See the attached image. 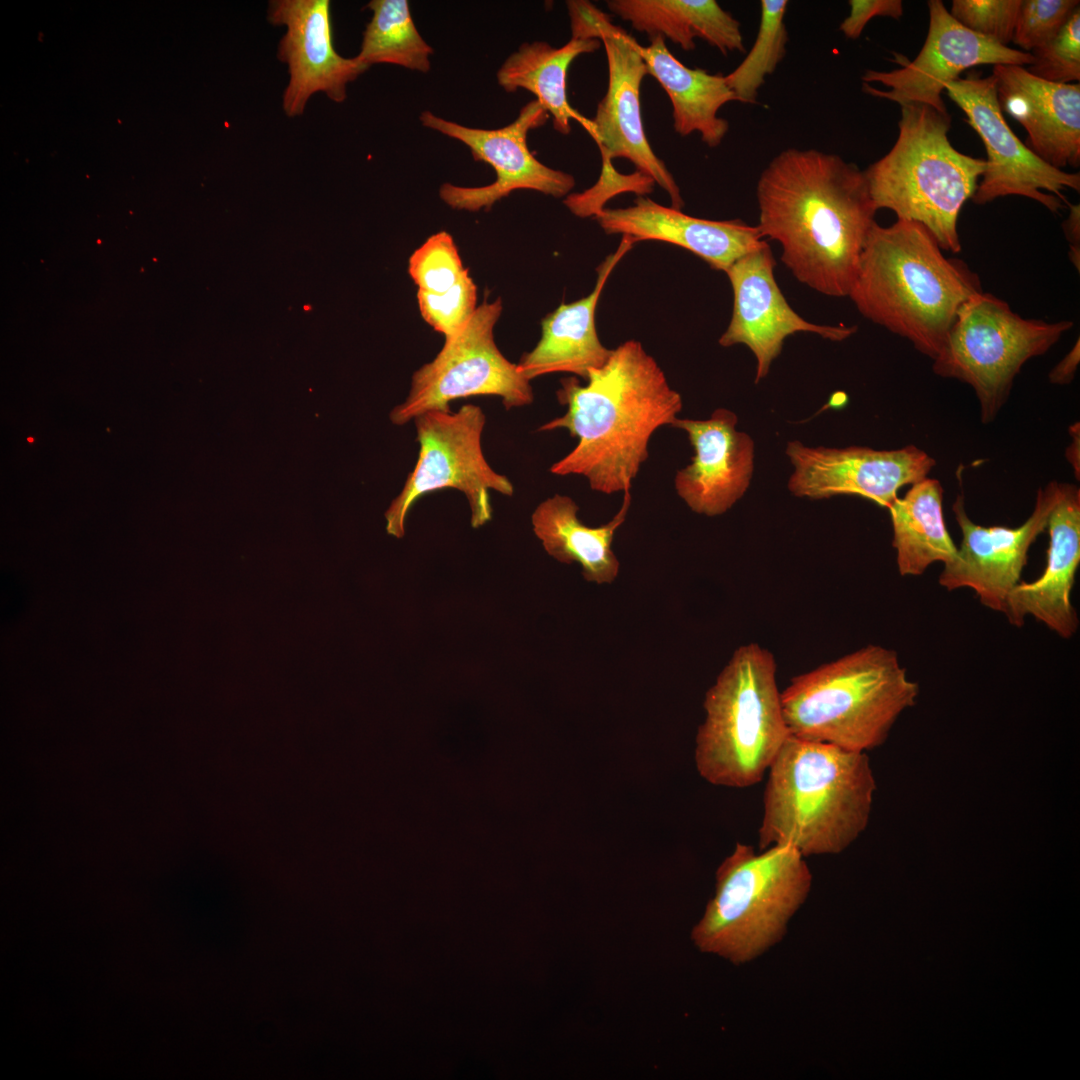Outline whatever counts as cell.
Instances as JSON below:
<instances>
[{
	"mask_svg": "<svg viewBox=\"0 0 1080 1080\" xmlns=\"http://www.w3.org/2000/svg\"><path fill=\"white\" fill-rule=\"evenodd\" d=\"M942 500L941 483L926 477L888 508L901 576H920L930 565L954 558L957 547L944 522Z\"/></svg>",
	"mask_w": 1080,
	"mask_h": 1080,
	"instance_id": "obj_29",
	"label": "cell"
},
{
	"mask_svg": "<svg viewBox=\"0 0 1080 1080\" xmlns=\"http://www.w3.org/2000/svg\"><path fill=\"white\" fill-rule=\"evenodd\" d=\"M422 318L445 339L457 335L476 311L477 287L467 270L459 281L442 293L418 290Z\"/></svg>",
	"mask_w": 1080,
	"mask_h": 1080,
	"instance_id": "obj_34",
	"label": "cell"
},
{
	"mask_svg": "<svg viewBox=\"0 0 1080 1080\" xmlns=\"http://www.w3.org/2000/svg\"><path fill=\"white\" fill-rule=\"evenodd\" d=\"M737 415L718 408L706 420L676 418L686 432L692 462L677 472L675 489L688 507L706 516L728 511L747 491L754 471V441L736 429Z\"/></svg>",
	"mask_w": 1080,
	"mask_h": 1080,
	"instance_id": "obj_20",
	"label": "cell"
},
{
	"mask_svg": "<svg viewBox=\"0 0 1080 1080\" xmlns=\"http://www.w3.org/2000/svg\"><path fill=\"white\" fill-rule=\"evenodd\" d=\"M330 7L329 0H271L268 4V22L286 28L277 58L288 68L282 96L288 117L302 115L309 99L319 92L333 102H343L347 84L368 69L355 57L345 58L336 51Z\"/></svg>",
	"mask_w": 1080,
	"mask_h": 1080,
	"instance_id": "obj_19",
	"label": "cell"
},
{
	"mask_svg": "<svg viewBox=\"0 0 1080 1080\" xmlns=\"http://www.w3.org/2000/svg\"><path fill=\"white\" fill-rule=\"evenodd\" d=\"M367 8L372 11V17L355 58L367 68L384 63L428 72L433 49L418 32L408 1L372 0Z\"/></svg>",
	"mask_w": 1080,
	"mask_h": 1080,
	"instance_id": "obj_30",
	"label": "cell"
},
{
	"mask_svg": "<svg viewBox=\"0 0 1080 1080\" xmlns=\"http://www.w3.org/2000/svg\"><path fill=\"white\" fill-rule=\"evenodd\" d=\"M586 382L561 379L556 395L567 411L537 430L564 428L578 439L550 472L583 475L591 489L604 494L629 491L652 434L681 411V395L636 340L612 349L602 367L589 370Z\"/></svg>",
	"mask_w": 1080,
	"mask_h": 1080,
	"instance_id": "obj_2",
	"label": "cell"
},
{
	"mask_svg": "<svg viewBox=\"0 0 1080 1080\" xmlns=\"http://www.w3.org/2000/svg\"><path fill=\"white\" fill-rule=\"evenodd\" d=\"M548 119V112L536 99L523 106L512 123L498 129L466 127L424 111L420 115L423 126L462 142L475 160L489 164L496 173L495 181L486 186L444 183L439 189L440 198L453 209L476 212L490 209L516 190L566 197L576 184L575 178L541 163L527 145L529 131L543 126Z\"/></svg>",
	"mask_w": 1080,
	"mask_h": 1080,
	"instance_id": "obj_14",
	"label": "cell"
},
{
	"mask_svg": "<svg viewBox=\"0 0 1080 1080\" xmlns=\"http://www.w3.org/2000/svg\"><path fill=\"white\" fill-rule=\"evenodd\" d=\"M600 45L598 39L577 36L560 48L543 41L523 43L499 68L497 81L506 92L525 89L534 94L552 116L554 129L567 135L571 132V120L584 122L586 127L589 122L568 102V69L574 59L593 53Z\"/></svg>",
	"mask_w": 1080,
	"mask_h": 1080,
	"instance_id": "obj_28",
	"label": "cell"
},
{
	"mask_svg": "<svg viewBox=\"0 0 1080 1080\" xmlns=\"http://www.w3.org/2000/svg\"><path fill=\"white\" fill-rule=\"evenodd\" d=\"M804 858L791 845L758 853L737 842L717 868L715 894L691 932L696 947L741 965L777 944L811 890Z\"/></svg>",
	"mask_w": 1080,
	"mask_h": 1080,
	"instance_id": "obj_8",
	"label": "cell"
},
{
	"mask_svg": "<svg viewBox=\"0 0 1080 1080\" xmlns=\"http://www.w3.org/2000/svg\"><path fill=\"white\" fill-rule=\"evenodd\" d=\"M767 772L759 850L838 854L867 828L876 781L866 752L790 735Z\"/></svg>",
	"mask_w": 1080,
	"mask_h": 1080,
	"instance_id": "obj_4",
	"label": "cell"
},
{
	"mask_svg": "<svg viewBox=\"0 0 1080 1080\" xmlns=\"http://www.w3.org/2000/svg\"><path fill=\"white\" fill-rule=\"evenodd\" d=\"M1073 325L1023 318L1006 301L981 292L960 308L932 369L970 385L987 424L1005 404L1022 366L1045 354Z\"/></svg>",
	"mask_w": 1080,
	"mask_h": 1080,
	"instance_id": "obj_9",
	"label": "cell"
},
{
	"mask_svg": "<svg viewBox=\"0 0 1080 1080\" xmlns=\"http://www.w3.org/2000/svg\"><path fill=\"white\" fill-rule=\"evenodd\" d=\"M981 292L978 274L946 257L925 226L897 219L871 227L848 297L866 319L934 360L960 308Z\"/></svg>",
	"mask_w": 1080,
	"mask_h": 1080,
	"instance_id": "obj_3",
	"label": "cell"
},
{
	"mask_svg": "<svg viewBox=\"0 0 1080 1080\" xmlns=\"http://www.w3.org/2000/svg\"><path fill=\"white\" fill-rule=\"evenodd\" d=\"M919 691L894 650L869 644L795 676L781 705L791 736L867 752L886 741Z\"/></svg>",
	"mask_w": 1080,
	"mask_h": 1080,
	"instance_id": "obj_5",
	"label": "cell"
},
{
	"mask_svg": "<svg viewBox=\"0 0 1080 1080\" xmlns=\"http://www.w3.org/2000/svg\"><path fill=\"white\" fill-rule=\"evenodd\" d=\"M467 270L452 236L446 231L430 236L409 258L408 272L418 290L425 292L447 291Z\"/></svg>",
	"mask_w": 1080,
	"mask_h": 1080,
	"instance_id": "obj_32",
	"label": "cell"
},
{
	"mask_svg": "<svg viewBox=\"0 0 1080 1080\" xmlns=\"http://www.w3.org/2000/svg\"><path fill=\"white\" fill-rule=\"evenodd\" d=\"M647 72L667 93L672 105L674 130L681 136L698 132L702 142L715 148L729 130L718 111L736 101L725 75L711 74L681 63L667 48L665 38L656 35L641 49Z\"/></svg>",
	"mask_w": 1080,
	"mask_h": 1080,
	"instance_id": "obj_25",
	"label": "cell"
},
{
	"mask_svg": "<svg viewBox=\"0 0 1080 1080\" xmlns=\"http://www.w3.org/2000/svg\"><path fill=\"white\" fill-rule=\"evenodd\" d=\"M929 28L917 57L891 71L868 69L862 90L899 104H924L947 114L941 94L966 69L984 64L1028 66L1030 52L1003 46L955 20L941 0H929Z\"/></svg>",
	"mask_w": 1080,
	"mask_h": 1080,
	"instance_id": "obj_15",
	"label": "cell"
},
{
	"mask_svg": "<svg viewBox=\"0 0 1080 1080\" xmlns=\"http://www.w3.org/2000/svg\"><path fill=\"white\" fill-rule=\"evenodd\" d=\"M624 494L619 512L609 523L596 528L579 520V508L570 497H549L532 514L534 533L550 556L562 563H578L585 580L611 583L619 572V562L611 549L614 533L625 521L631 504L630 490Z\"/></svg>",
	"mask_w": 1080,
	"mask_h": 1080,
	"instance_id": "obj_26",
	"label": "cell"
},
{
	"mask_svg": "<svg viewBox=\"0 0 1080 1080\" xmlns=\"http://www.w3.org/2000/svg\"><path fill=\"white\" fill-rule=\"evenodd\" d=\"M773 654L757 643L735 650L706 692L705 720L698 727L697 772L716 786L759 783L790 736Z\"/></svg>",
	"mask_w": 1080,
	"mask_h": 1080,
	"instance_id": "obj_7",
	"label": "cell"
},
{
	"mask_svg": "<svg viewBox=\"0 0 1080 1080\" xmlns=\"http://www.w3.org/2000/svg\"><path fill=\"white\" fill-rule=\"evenodd\" d=\"M900 107L894 145L864 171L871 198L877 210L922 224L942 250L958 253V216L974 196L986 162L951 145L948 113L924 104Z\"/></svg>",
	"mask_w": 1080,
	"mask_h": 1080,
	"instance_id": "obj_6",
	"label": "cell"
},
{
	"mask_svg": "<svg viewBox=\"0 0 1080 1080\" xmlns=\"http://www.w3.org/2000/svg\"><path fill=\"white\" fill-rule=\"evenodd\" d=\"M982 139L987 160L972 201L984 205L1018 195L1033 199L1053 213L1069 204L1063 190L1079 192L1080 174L1057 169L1036 156L1011 130L998 102L996 79L971 71L945 88Z\"/></svg>",
	"mask_w": 1080,
	"mask_h": 1080,
	"instance_id": "obj_13",
	"label": "cell"
},
{
	"mask_svg": "<svg viewBox=\"0 0 1080 1080\" xmlns=\"http://www.w3.org/2000/svg\"><path fill=\"white\" fill-rule=\"evenodd\" d=\"M786 455L793 466L789 491L798 497L825 499L857 495L887 509L905 485L927 477L935 460L909 445L894 450L869 447H811L789 441Z\"/></svg>",
	"mask_w": 1080,
	"mask_h": 1080,
	"instance_id": "obj_17",
	"label": "cell"
},
{
	"mask_svg": "<svg viewBox=\"0 0 1080 1080\" xmlns=\"http://www.w3.org/2000/svg\"><path fill=\"white\" fill-rule=\"evenodd\" d=\"M760 22L755 41L744 60L728 75L727 84L736 101L755 103L759 89L786 54L788 33L785 26L787 0H762Z\"/></svg>",
	"mask_w": 1080,
	"mask_h": 1080,
	"instance_id": "obj_31",
	"label": "cell"
},
{
	"mask_svg": "<svg viewBox=\"0 0 1080 1080\" xmlns=\"http://www.w3.org/2000/svg\"><path fill=\"white\" fill-rule=\"evenodd\" d=\"M594 219L607 234H622L634 243L644 240L671 243L724 272L764 240L757 226L742 220L697 218L646 196H637L630 207H605Z\"/></svg>",
	"mask_w": 1080,
	"mask_h": 1080,
	"instance_id": "obj_23",
	"label": "cell"
},
{
	"mask_svg": "<svg viewBox=\"0 0 1080 1080\" xmlns=\"http://www.w3.org/2000/svg\"><path fill=\"white\" fill-rule=\"evenodd\" d=\"M606 4L635 30L650 38H668L685 51L695 48V38L724 55L744 51L739 21L715 0H609Z\"/></svg>",
	"mask_w": 1080,
	"mask_h": 1080,
	"instance_id": "obj_27",
	"label": "cell"
},
{
	"mask_svg": "<svg viewBox=\"0 0 1080 1080\" xmlns=\"http://www.w3.org/2000/svg\"><path fill=\"white\" fill-rule=\"evenodd\" d=\"M566 4L572 35L600 40L607 57V92L587 125L601 156L628 159L638 172L667 192L672 208L681 210L684 201L680 189L652 150L643 127L640 90L648 72L642 46L592 3L572 0Z\"/></svg>",
	"mask_w": 1080,
	"mask_h": 1080,
	"instance_id": "obj_11",
	"label": "cell"
},
{
	"mask_svg": "<svg viewBox=\"0 0 1080 1080\" xmlns=\"http://www.w3.org/2000/svg\"><path fill=\"white\" fill-rule=\"evenodd\" d=\"M1080 361L1079 338L1066 356L1050 371L1048 377L1052 384H1069L1075 376Z\"/></svg>",
	"mask_w": 1080,
	"mask_h": 1080,
	"instance_id": "obj_40",
	"label": "cell"
},
{
	"mask_svg": "<svg viewBox=\"0 0 1080 1080\" xmlns=\"http://www.w3.org/2000/svg\"><path fill=\"white\" fill-rule=\"evenodd\" d=\"M1046 528L1049 533L1043 573L1032 582L1021 581L1011 592L1005 614L1009 623L1021 627L1031 616L1063 639L1078 631L1079 619L1071 601L1080 563V490L1059 483V494Z\"/></svg>",
	"mask_w": 1080,
	"mask_h": 1080,
	"instance_id": "obj_22",
	"label": "cell"
},
{
	"mask_svg": "<svg viewBox=\"0 0 1080 1080\" xmlns=\"http://www.w3.org/2000/svg\"><path fill=\"white\" fill-rule=\"evenodd\" d=\"M502 310L500 298H485L467 325L445 339L436 357L414 372L407 398L390 413L393 424L404 425L428 411H450V402L470 396H498L507 410L532 403L530 381L494 340Z\"/></svg>",
	"mask_w": 1080,
	"mask_h": 1080,
	"instance_id": "obj_12",
	"label": "cell"
},
{
	"mask_svg": "<svg viewBox=\"0 0 1080 1080\" xmlns=\"http://www.w3.org/2000/svg\"><path fill=\"white\" fill-rule=\"evenodd\" d=\"M1058 494L1056 481L1039 488L1031 515L1015 528L974 523L959 495L952 510L962 540L954 558L943 565L939 585L947 591L972 589L983 606L1005 615L1009 596L1021 582L1028 551L1046 529Z\"/></svg>",
	"mask_w": 1080,
	"mask_h": 1080,
	"instance_id": "obj_16",
	"label": "cell"
},
{
	"mask_svg": "<svg viewBox=\"0 0 1080 1080\" xmlns=\"http://www.w3.org/2000/svg\"><path fill=\"white\" fill-rule=\"evenodd\" d=\"M1002 111L1027 132L1024 143L1047 164H1080V85L1059 84L1030 74L1024 66H993Z\"/></svg>",
	"mask_w": 1080,
	"mask_h": 1080,
	"instance_id": "obj_21",
	"label": "cell"
},
{
	"mask_svg": "<svg viewBox=\"0 0 1080 1080\" xmlns=\"http://www.w3.org/2000/svg\"><path fill=\"white\" fill-rule=\"evenodd\" d=\"M1022 0H953L950 15L970 31L1003 46L1013 40Z\"/></svg>",
	"mask_w": 1080,
	"mask_h": 1080,
	"instance_id": "obj_35",
	"label": "cell"
},
{
	"mask_svg": "<svg viewBox=\"0 0 1080 1080\" xmlns=\"http://www.w3.org/2000/svg\"><path fill=\"white\" fill-rule=\"evenodd\" d=\"M634 244L623 235L618 249L597 267L593 291L574 302L562 303L543 318L539 342L517 364L527 380L555 372L571 373L587 380L589 370L607 362L612 350L603 346L597 335L596 307L612 270Z\"/></svg>",
	"mask_w": 1080,
	"mask_h": 1080,
	"instance_id": "obj_24",
	"label": "cell"
},
{
	"mask_svg": "<svg viewBox=\"0 0 1080 1080\" xmlns=\"http://www.w3.org/2000/svg\"><path fill=\"white\" fill-rule=\"evenodd\" d=\"M1079 0H1022L1012 42L1027 52L1053 39Z\"/></svg>",
	"mask_w": 1080,
	"mask_h": 1080,
	"instance_id": "obj_36",
	"label": "cell"
},
{
	"mask_svg": "<svg viewBox=\"0 0 1080 1080\" xmlns=\"http://www.w3.org/2000/svg\"><path fill=\"white\" fill-rule=\"evenodd\" d=\"M775 259L768 243L736 260L725 272L733 290V313L719 344L746 345L756 358L755 383L765 378L781 353L785 339L797 332H810L840 342L856 331V326L811 323L788 304L774 277Z\"/></svg>",
	"mask_w": 1080,
	"mask_h": 1080,
	"instance_id": "obj_18",
	"label": "cell"
},
{
	"mask_svg": "<svg viewBox=\"0 0 1080 1080\" xmlns=\"http://www.w3.org/2000/svg\"><path fill=\"white\" fill-rule=\"evenodd\" d=\"M849 15L841 22L839 30L846 38L860 37L867 23L874 17H891L896 20L903 15L901 0H850Z\"/></svg>",
	"mask_w": 1080,
	"mask_h": 1080,
	"instance_id": "obj_38",
	"label": "cell"
},
{
	"mask_svg": "<svg viewBox=\"0 0 1080 1080\" xmlns=\"http://www.w3.org/2000/svg\"><path fill=\"white\" fill-rule=\"evenodd\" d=\"M602 168L598 181L591 188L568 194L563 203L578 217H595L605 208V203L622 192H634L637 196L651 193L654 180L638 171L633 174H620L612 165V160L601 156Z\"/></svg>",
	"mask_w": 1080,
	"mask_h": 1080,
	"instance_id": "obj_37",
	"label": "cell"
},
{
	"mask_svg": "<svg viewBox=\"0 0 1080 1080\" xmlns=\"http://www.w3.org/2000/svg\"><path fill=\"white\" fill-rule=\"evenodd\" d=\"M1033 62L1026 70L1045 81L1071 84L1080 80V7L1060 32L1030 52Z\"/></svg>",
	"mask_w": 1080,
	"mask_h": 1080,
	"instance_id": "obj_33",
	"label": "cell"
},
{
	"mask_svg": "<svg viewBox=\"0 0 1080 1080\" xmlns=\"http://www.w3.org/2000/svg\"><path fill=\"white\" fill-rule=\"evenodd\" d=\"M419 454L399 495L385 512L387 533L402 538L414 503L427 493L446 488L462 492L478 528L492 518L490 491L512 496L511 481L491 468L481 437L486 416L480 406L465 404L457 412L433 410L414 420Z\"/></svg>",
	"mask_w": 1080,
	"mask_h": 1080,
	"instance_id": "obj_10",
	"label": "cell"
},
{
	"mask_svg": "<svg viewBox=\"0 0 1080 1080\" xmlns=\"http://www.w3.org/2000/svg\"><path fill=\"white\" fill-rule=\"evenodd\" d=\"M756 196L759 233L781 245L793 276L848 296L878 211L864 171L833 153L788 148L761 172Z\"/></svg>",
	"mask_w": 1080,
	"mask_h": 1080,
	"instance_id": "obj_1",
	"label": "cell"
},
{
	"mask_svg": "<svg viewBox=\"0 0 1080 1080\" xmlns=\"http://www.w3.org/2000/svg\"><path fill=\"white\" fill-rule=\"evenodd\" d=\"M1069 215L1063 222L1062 227L1066 239L1070 243L1069 258L1079 271L1080 268V206L1068 204Z\"/></svg>",
	"mask_w": 1080,
	"mask_h": 1080,
	"instance_id": "obj_39",
	"label": "cell"
}]
</instances>
